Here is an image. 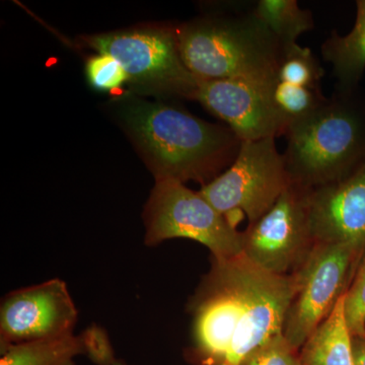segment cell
<instances>
[{
    "label": "cell",
    "instance_id": "ffe728a7",
    "mask_svg": "<svg viewBox=\"0 0 365 365\" xmlns=\"http://www.w3.org/2000/svg\"><path fill=\"white\" fill-rule=\"evenodd\" d=\"M86 76L93 88L100 91H113L128 81L123 66L114 57L98 54L88 59Z\"/></svg>",
    "mask_w": 365,
    "mask_h": 365
},
{
    "label": "cell",
    "instance_id": "52a82bcc",
    "mask_svg": "<svg viewBox=\"0 0 365 365\" xmlns=\"http://www.w3.org/2000/svg\"><path fill=\"white\" fill-rule=\"evenodd\" d=\"M290 184L284 157L276 148L275 138L269 137L242 143L230 167L199 192L232 222V215L241 212L253 223Z\"/></svg>",
    "mask_w": 365,
    "mask_h": 365
},
{
    "label": "cell",
    "instance_id": "8fae6325",
    "mask_svg": "<svg viewBox=\"0 0 365 365\" xmlns=\"http://www.w3.org/2000/svg\"><path fill=\"white\" fill-rule=\"evenodd\" d=\"M272 83L249 79L200 81L195 101L245 141L284 135L272 98Z\"/></svg>",
    "mask_w": 365,
    "mask_h": 365
},
{
    "label": "cell",
    "instance_id": "9a60e30c",
    "mask_svg": "<svg viewBox=\"0 0 365 365\" xmlns=\"http://www.w3.org/2000/svg\"><path fill=\"white\" fill-rule=\"evenodd\" d=\"M90 332L67 334L52 339L1 346L0 365H76L79 355L88 356Z\"/></svg>",
    "mask_w": 365,
    "mask_h": 365
},
{
    "label": "cell",
    "instance_id": "44dd1931",
    "mask_svg": "<svg viewBox=\"0 0 365 365\" xmlns=\"http://www.w3.org/2000/svg\"><path fill=\"white\" fill-rule=\"evenodd\" d=\"M344 312L352 337L365 338V261L346 290Z\"/></svg>",
    "mask_w": 365,
    "mask_h": 365
},
{
    "label": "cell",
    "instance_id": "5bb4252c",
    "mask_svg": "<svg viewBox=\"0 0 365 365\" xmlns=\"http://www.w3.org/2000/svg\"><path fill=\"white\" fill-rule=\"evenodd\" d=\"M302 365H354L352 336L346 322L344 295L299 352Z\"/></svg>",
    "mask_w": 365,
    "mask_h": 365
},
{
    "label": "cell",
    "instance_id": "8992f818",
    "mask_svg": "<svg viewBox=\"0 0 365 365\" xmlns=\"http://www.w3.org/2000/svg\"><path fill=\"white\" fill-rule=\"evenodd\" d=\"M81 40L98 54L119 61L129 83L136 88L195 100L200 81L182 62L176 29L138 26Z\"/></svg>",
    "mask_w": 365,
    "mask_h": 365
},
{
    "label": "cell",
    "instance_id": "ba28073f",
    "mask_svg": "<svg viewBox=\"0 0 365 365\" xmlns=\"http://www.w3.org/2000/svg\"><path fill=\"white\" fill-rule=\"evenodd\" d=\"M309 188L292 184L272 207L244 235L242 255L257 267L277 275L300 266L313 249L309 215Z\"/></svg>",
    "mask_w": 365,
    "mask_h": 365
},
{
    "label": "cell",
    "instance_id": "9c48e42d",
    "mask_svg": "<svg viewBox=\"0 0 365 365\" xmlns=\"http://www.w3.org/2000/svg\"><path fill=\"white\" fill-rule=\"evenodd\" d=\"M357 255L345 245L316 242L294 273L297 290L283 335L297 351L345 294L346 280Z\"/></svg>",
    "mask_w": 365,
    "mask_h": 365
},
{
    "label": "cell",
    "instance_id": "7a4b0ae2",
    "mask_svg": "<svg viewBox=\"0 0 365 365\" xmlns=\"http://www.w3.org/2000/svg\"><path fill=\"white\" fill-rule=\"evenodd\" d=\"M124 120L155 181L192 180L205 186L230 167L241 150L242 141L230 127L160 103H136Z\"/></svg>",
    "mask_w": 365,
    "mask_h": 365
},
{
    "label": "cell",
    "instance_id": "7402d4cb",
    "mask_svg": "<svg viewBox=\"0 0 365 365\" xmlns=\"http://www.w3.org/2000/svg\"><path fill=\"white\" fill-rule=\"evenodd\" d=\"M354 365H365V338L352 337Z\"/></svg>",
    "mask_w": 365,
    "mask_h": 365
},
{
    "label": "cell",
    "instance_id": "d6986e66",
    "mask_svg": "<svg viewBox=\"0 0 365 365\" xmlns=\"http://www.w3.org/2000/svg\"><path fill=\"white\" fill-rule=\"evenodd\" d=\"M239 365H302L299 352L283 333L274 336L250 352Z\"/></svg>",
    "mask_w": 365,
    "mask_h": 365
},
{
    "label": "cell",
    "instance_id": "6da1fadb",
    "mask_svg": "<svg viewBox=\"0 0 365 365\" xmlns=\"http://www.w3.org/2000/svg\"><path fill=\"white\" fill-rule=\"evenodd\" d=\"M297 278L257 267L244 256L213 259L194 304V342L205 365H239L283 333Z\"/></svg>",
    "mask_w": 365,
    "mask_h": 365
},
{
    "label": "cell",
    "instance_id": "277c9868",
    "mask_svg": "<svg viewBox=\"0 0 365 365\" xmlns=\"http://www.w3.org/2000/svg\"><path fill=\"white\" fill-rule=\"evenodd\" d=\"M284 136L290 181L306 188L344 179L365 163V110L352 91L338 90Z\"/></svg>",
    "mask_w": 365,
    "mask_h": 365
},
{
    "label": "cell",
    "instance_id": "e0dca14e",
    "mask_svg": "<svg viewBox=\"0 0 365 365\" xmlns=\"http://www.w3.org/2000/svg\"><path fill=\"white\" fill-rule=\"evenodd\" d=\"M324 69L313 52L295 44L281 48L276 79L289 85L322 90Z\"/></svg>",
    "mask_w": 365,
    "mask_h": 365
},
{
    "label": "cell",
    "instance_id": "4fadbf2b",
    "mask_svg": "<svg viewBox=\"0 0 365 365\" xmlns=\"http://www.w3.org/2000/svg\"><path fill=\"white\" fill-rule=\"evenodd\" d=\"M356 7L351 32L341 36L334 31L321 47L324 59L333 66L339 91H353L365 71V0H359Z\"/></svg>",
    "mask_w": 365,
    "mask_h": 365
},
{
    "label": "cell",
    "instance_id": "5b68a950",
    "mask_svg": "<svg viewBox=\"0 0 365 365\" xmlns=\"http://www.w3.org/2000/svg\"><path fill=\"white\" fill-rule=\"evenodd\" d=\"M148 246L168 240L189 239L207 247L215 260L242 255L244 235L230 218L216 210L200 192L184 182L158 180L143 212Z\"/></svg>",
    "mask_w": 365,
    "mask_h": 365
},
{
    "label": "cell",
    "instance_id": "30bf717a",
    "mask_svg": "<svg viewBox=\"0 0 365 365\" xmlns=\"http://www.w3.org/2000/svg\"><path fill=\"white\" fill-rule=\"evenodd\" d=\"M78 311L59 278L9 292L0 304V345L52 339L73 333Z\"/></svg>",
    "mask_w": 365,
    "mask_h": 365
},
{
    "label": "cell",
    "instance_id": "603a6c76",
    "mask_svg": "<svg viewBox=\"0 0 365 365\" xmlns=\"http://www.w3.org/2000/svg\"><path fill=\"white\" fill-rule=\"evenodd\" d=\"M114 365H129V364H127L126 362L123 361V360H120V359H117L116 361H115V364ZM222 365H230V364H222Z\"/></svg>",
    "mask_w": 365,
    "mask_h": 365
},
{
    "label": "cell",
    "instance_id": "3957f363",
    "mask_svg": "<svg viewBox=\"0 0 365 365\" xmlns=\"http://www.w3.org/2000/svg\"><path fill=\"white\" fill-rule=\"evenodd\" d=\"M176 31L182 62L199 81H275L281 45L252 9L204 16Z\"/></svg>",
    "mask_w": 365,
    "mask_h": 365
},
{
    "label": "cell",
    "instance_id": "7c38bea8",
    "mask_svg": "<svg viewBox=\"0 0 365 365\" xmlns=\"http://www.w3.org/2000/svg\"><path fill=\"white\" fill-rule=\"evenodd\" d=\"M309 215L314 244L365 248V163L349 176L309 190Z\"/></svg>",
    "mask_w": 365,
    "mask_h": 365
},
{
    "label": "cell",
    "instance_id": "2e32d148",
    "mask_svg": "<svg viewBox=\"0 0 365 365\" xmlns=\"http://www.w3.org/2000/svg\"><path fill=\"white\" fill-rule=\"evenodd\" d=\"M252 11L273 34L281 48L295 44L300 35L314 26L313 14L300 9L297 0H259Z\"/></svg>",
    "mask_w": 365,
    "mask_h": 365
},
{
    "label": "cell",
    "instance_id": "ac0fdd59",
    "mask_svg": "<svg viewBox=\"0 0 365 365\" xmlns=\"http://www.w3.org/2000/svg\"><path fill=\"white\" fill-rule=\"evenodd\" d=\"M272 98L285 125V132L290 125L311 115L327 100L322 90L289 85L276 78L272 85Z\"/></svg>",
    "mask_w": 365,
    "mask_h": 365
}]
</instances>
